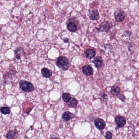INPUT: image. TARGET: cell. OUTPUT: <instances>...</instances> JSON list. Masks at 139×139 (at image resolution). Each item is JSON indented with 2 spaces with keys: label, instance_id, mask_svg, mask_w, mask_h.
I'll return each instance as SVG.
<instances>
[{
  "label": "cell",
  "instance_id": "d6986e66",
  "mask_svg": "<svg viewBox=\"0 0 139 139\" xmlns=\"http://www.w3.org/2000/svg\"><path fill=\"white\" fill-rule=\"evenodd\" d=\"M0 112L4 115L8 114L10 113V109L7 107H2L0 109Z\"/></svg>",
  "mask_w": 139,
  "mask_h": 139
},
{
  "label": "cell",
  "instance_id": "5b68a950",
  "mask_svg": "<svg viewBox=\"0 0 139 139\" xmlns=\"http://www.w3.org/2000/svg\"><path fill=\"white\" fill-rule=\"evenodd\" d=\"M115 122L117 125L116 129L121 128L125 126L126 124V120L123 116H118L116 117L115 119Z\"/></svg>",
  "mask_w": 139,
  "mask_h": 139
},
{
  "label": "cell",
  "instance_id": "603a6c76",
  "mask_svg": "<svg viewBox=\"0 0 139 139\" xmlns=\"http://www.w3.org/2000/svg\"><path fill=\"white\" fill-rule=\"evenodd\" d=\"M64 41L65 42H69V40H68V38H65L64 39Z\"/></svg>",
  "mask_w": 139,
  "mask_h": 139
},
{
  "label": "cell",
  "instance_id": "7a4b0ae2",
  "mask_svg": "<svg viewBox=\"0 0 139 139\" xmlns=\"http://www.w3.org/2000/svg\"><path fill=\"white\" fill-rule=\"evenodd\" d=\"M56 65L63 70H67L70 67V63L68 59L62 56L58 58Z\"/></svg>",
  "mask_w": 139,
  "mask_h": 139
},
{
  "label": "cell",
  "instance_id": "9c48e42d",
  "mask_svg": "<svg viewBox=\"0 0 139 139\" xmlns=\"http://www.w3.org/2000/svg\"><path fill=\"white\" fill-rule=\"evenodd\" d=\"M93 68L89 65H86L82 68V72L85 75L90 76L93 73Z\"/></svg>",
  "mask_w": 139,
  "mask_h": 139
},
{
  "label": "cell",
  "instance_id": "7402d4cb",
  "mask_svg": "<svg viewBox=\"0 0 139 139\" xmlns=\"http://www.w3.org/2000/svg\"><path fill=\"white\" fill-rule=\"evenodd\" d=\"M120 99L122 101L124 102V101H125V97L124 95H122L121 97H120Z\"/></svg>",
  "mask_w": 139,
  "mask_h": 139
},
{
  "label": "cell",
  "instance_id": "30bf717a",
  "mask_svg": "<svg viewBox=\"0 0 139 139\" xmlns=\"http://www.w3.org/2000/svg\"><path fill=\"white\" fill-rule=\"evenodd\" d=\"M89 16L90 19L91 20H98L100 18L99 12L96 10L90 11Z\"/></svg>",
  "mask_w": 139,
  "mask_h": 139
},
{
  "label": "cell",
  "instance_id": "7c38bea8",
  "mask_svg": "<svg viewBox=\"0 0 139 139\" xmlns=\"http://www.w3.org/2000/svg\"><path fill=\"white\" fill-rule=\"evenodd\" d=\"M41 72L43 77L46 78H49L53 74V72L51 70L46 68H43L42 69Z\"/></svg>",
  "mask_w": 139,
  "mask_h": 139
},
{
  "label": "cell",
  "instance_id": "2e32d148",
  "mask_svg": "<svg viewBox=\"0 0 139 139\" xmlns=\"http://www.w3.org/2000/svg\"><path fill=\"white\" fill-rule=\"evenodd\" d=\"M18 135V132L16 130H10L7 135V138L8 139H13Z\"/></svg>",
  "mask_w": 139,
  "mask_h": 139
},
{
  "label": "cell",
  "instance_id": "9a60e30c",
  "mask_svg": "<svg viewBox=\"0 0 139 139\" xmlns=\"http://www.w3.org/2000/svg\"><path fill=\"white\" fill-rule=\"evenodd\" d=\"M86 57L89 59H92L95 57L96 55V52L94 50L88 49L85 52Z\"/></svg>",
  "mask_w": 139,
  "mask_h": 139
},
{
  "label": "cell",
  "instance_id": "5bb4252c",
  "mask_svg": "<svg viewBox=\"0 0 139 139\" xmlns=\"http://www.w3.org/2000/svg\"><path fill=\"white\" fill-rule=\"evenodd\" d=\"M14 54L15 58H16L17 59H20L21 55L24 54V50L21 47H18L15 50Z\"/></svg>",
  "mask_w": 139,
  "mask_h": 139
},
{
  "label": "cell",
  "instance_id": "d4e9b609",
  "mask_svg": "<svg viewBox=\"0 0 139 139\" xmlns=\"http://www.w3.org/2000/svg\"><path fill=\"white\" fill-rule=\"evenodd\" d=\"M138 1H139V0H138Z\"/></svg>",
  "mask_w": 139,
  "mask_h": 139
},
{
  "label": "cell",
  "instance_id": "ffe728a7",
  "mask_svg": "<svg viewBox=\"0 0 139 139\" xmlns=\"http://www.w3.org/2000/svg\"><path fill=\"white\" fill-rule=\"evenodd\" d=\"M62 98L63 100L65 102H69L70 100L71 99V96L70 95V94L69 93H64L62 95Z\"/></svg>",
  "mask_w": 139,
  "mask_h": 139
},
{
  "label": "cell",
  "instance_id": "e0dca14e",
  "mask_svg": "<svg viewBox=\"0 0 139 139\" xmlns=\"http://www.w3.org/2000/svg\"><path fill=\"white\" fill-rule=\"evenodd\" d=\"M120 88L118 86H114L112 87L111 88V93L113 95L117 96L120 93Z\"/></svg>",
  "mask_w": 139,
  "mask_h": 139
},
{
  "label": "cell",
  "instance_id": "44dd1931",
  "mask_svg": "<svg viewBox=\"0 0 139 139\" xmlns=\"http://www.w3.org/2000/svg\"><path fill=\"white\" fill-rule=\"evenodd\" d=\"M106 139H112V134L110 131H107L105 135Z\"/></svg>",
  "mask_w": 139,
  "mask_h": 139
},
{
  "label": "cell",
  "instance_id": "8fae6325",
  "mask_svg": "<svg viewBox=\"0 0 139 139\" xmlns=\"http://www.w3.org/2000/svg\"><path fill=\"white\" fill-rule=\"evenodd\" d=\"M74 115L72 113L69 112H65L62 116V118L64 122H67L70 121V120L73 118Z\"/></svg>",
  "mask_w": 139,
  "mask_h": 139
},
{
  "label": "cell",
  "instance_id": "ba28073f",
  "mask_svg": "<svg viewBox=\"0 0 139 139\" xmlns=\"http://www.w3.org/2000/svg\"><path fill=\"white\" fill-rule=\"evenodd\" d=\"M67 27L68 29L71 32H75L77 29V26L76 23L72 20H69L67 23Z\"/></svg>",
  "mask_w": 139,
  "mask_h": 139
},
{
  "label": "cell",
  "instance_id": "6da1fadb",
  "mask_svg": "<svg viewBox=\"0 0 139 139\" xmlns=\"http://www.w3.org/2000/svg\"><path fill=\"white\" fill-rule=\"evenodd\" d=\"M19 87L21 90L25 92H30L33 91L34 87L32 83L26 80H21L19 82Z\"/></svg>",
  "mask_w": 139,
  "mask_h": 139
},
{
  "label": "cell",
  "instance_id": "52a82bcc",
  "mask_svg": "<svg viewBox=\"0 0 139 139\" xmlns=\"http://www.w3.org/2000/svg\"><path fill=\"white\" fill-rule=\"evenodd\" d=\"M94 125L99 130H103L105 128L106 125L103 120L101 118H97L94 121Z\"/></svg>",
  "mask_w": 139,
  "mask_h": 139
},
{
  "label": "cell",
  "instance_id": "4fadbf2b",
  "mask_svg": "<svg viewBox=\"0 0 139 139\" xmlns=\"http://www.w3.org/2000/svg\"><path fill=\"white\" fill-rule=\"evenodd\" d=\"M93 62L96 67L97 68H101L103 64V59L101 57L97 56L93 60Z\"/></svg>",
  "mask_w": 139,
  "mask_h": 139
},
{
  "label": "cell",
  "instance_id": "8992f818",
  "mask_svg": "<svg viewBox=\"0 0 139 139\" xmlns=\"http://www.w3.org/2000/svg\"><path fill=\"white\" fill-rule=\"evenodd\" d=\"M115 19L117 22H121L123 21L125 17V12L121 9L116 11L114 13Z\"/></svg>",
  "mask_w": 139,
  "mask_h": 139
},
{
  "label": "cell",
  "instance_id": "277c9868",
  "mask_svg": "<svg viewBox=\"0 0 139 139\" xmlns=\"http://www.w3.org/2000/svg\"><path fill=\"white\" fill-rule=\"evenodd\" d=\"M15 71L14 70H10L9 71L5 72L3 76V79L4 82L6 84H9V83L11 82L12 79L13 78V76L15 75Z\"/></svg>",
  "mask_w": 139,
  "mask_h": 139
},
{
  "label": "cell",
  "instance_id": "ac0fdd59",
  "mask_svg": "<svg viewBox=\"0 0 139 139\" xmlns=\"http://www.w3.org/2000/svg\"><path fill=\"white\" fill-rule=\"evenodd\" d=\"M78 103V101L75 98H72L69 102H68V105L70 107H75Z\"/></svg>",
  "mask_w": 139,
  "mask_h": 139
},
{
  "label": "cell",
  "instance_id": "cb8c5ba5",
  "mask_svg": "<svg viewBox=\"0 0 139 139\" xmlns=\"http://www.w3.org/2000/svg\"><path fill=\"white\" fill-rule=\"evenodd\" d=\"M50 139H60L59 138H57V137H55V138H51Z\"/></svg>",
  "mask_w": 139,
  "mask_h": 139
},
{
  "label": "cell",
  "instance_id": "3957f363",
  "mask_svg": "<svg viewBox=\"0 0 139 139\" xmlns=\"http://www.w3.org/2000/svg\"><path fill=\"white\" fill-rule=\"evenodd\" d=\"M113 26L112 22L109 21L102 22L98 29L99 32H107Z\"/></svg>",
  "mask_w": 139,
  "mask_h": 139
}]
</instances>
